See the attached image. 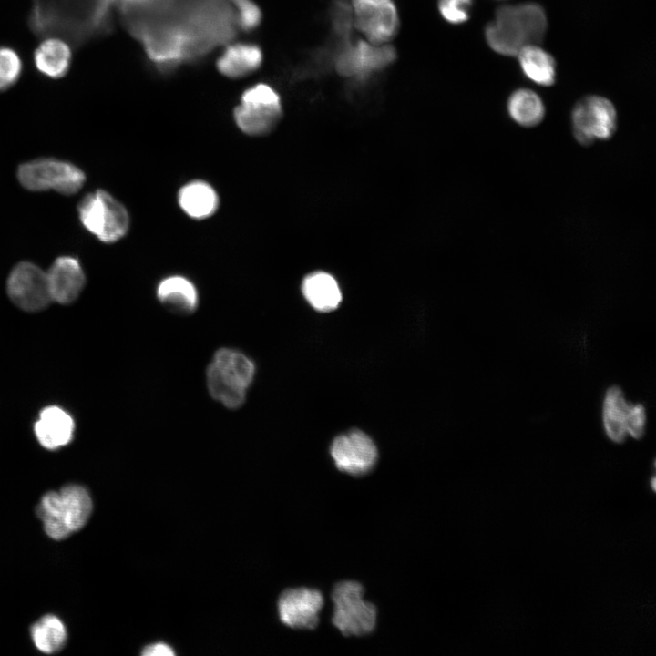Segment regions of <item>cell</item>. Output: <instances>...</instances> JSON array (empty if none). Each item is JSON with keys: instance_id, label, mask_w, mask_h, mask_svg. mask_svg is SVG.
I'll list each match as a JSON object with an SVG mask.
<instances>
[{"instance_id": "6da1fadb", "label": "cell", "mask_w": 656, "mask_h": 656, "mask_svg": "<svg viewBox=\"0 0 656 656\" xmlns=\"http://www.w3.org/2000/svg\"><path fill=\"white\" fill-rule=\"evenodd\" d=\"M547 30L544 10L537 4L504 5L486 28L488 46L497 53L517 56L525 46L539 44Z\"/></svg>"}, {"instance_id": "7a4b0ae2", "label": "cell", "mask_w": 656, "mask_h": 656, "mask_svg": "<svg viewBox=\"0 0 656 656\" xmlns=\"http://www.w3.org/2000/svg\"><path fill=\"white\" fill-rule=\"evenodd\" d=\"M92 508V499L86 487L68 484L59 491L46 493L36 507V514L46 535L52 539L63 540L87 524Z\"/></svg>"}, {"instance_id": "3957f363", "label": "cell", "mask_w": 656, "mask_h": 656, "mask_svg": "<svg viewBox=\"0 0 656 656\" xmlns=\"http://www.w3.org/2000/svg\"><path fill=\"white\" fill-rule=\"evenodd\" d=\"M254 374L255 365L250 358L239 351L222 348L215 353L207 368V386L214 399L235 409L245 401Z\"/></svg>"}, {"instance_id": "277c9868", "label": "cell", "mask_w": 656, "mask_h": 656, "mask_svg": "<svg viewBox=\"0 0 656 656\" xmlns=\"http://www.w3.org/2000/svg\"><path fill=\"white\" fill-rule=\"evenodd\" d=\"M77 214L82 226L108 244L123 239L130 227L126 207L104 190L87 194L77 205Z\"/></svg>"}, {"instance_id": "5b68a950", "label": "cell", "mask_w": 656, "mask_h": 656, "mask_svg": "<svg viewBox=\"0 0 656 656\" xmlns=\"http://www.w3.org/2000/svg\"><path fill=\"white\" fill-rule=\"evenodd\" d=\"M282 118L279 94L269 84L256 83L246 88L233 109V119L246 135L261 137L273 131Z\"/></svg>"}, {"instance_id": "8992f818", "label": "cell", "mask_w": 656, "mask_h": 656, "mask_svg": "<svg viewBox=\"0 0 656 656\" xmlns=\"http://www.w3.org/2000/svg\"><path fill=\"white\" fill-rule=\"evenodd\" d=\"M364 591L362 584L351 580L339 582L333 589L332 623L343 636L368 635L376 627L377 609L364 600Z\"/></svg>"}, {"instance_id": "52a82bcc", "label": "cell", "mask_w": 656, "mask_h": 656, "mask_svg": "<svg viewBox=\"0 0 656 656\" xmlns=\"http://www.w3.org/2000/svg\"><path fill=\"white\" fill-rule=\"evenodd\" d=\"M19 183L31 191L55 190L73 195L85 184L86 174L72 162L53 158H40L19 165Z\"/></svg>"}, {"instance_id": "ba28073f", "label": "cell", "mask_w": 656, "mask_h": 656, "mask_svg": "<svg viewBox=\"0 0 656 656\" xmlns=\"http://www.w3.org/2000/svg\"><path fill=\"white\" fill-rule=\"evenodd\" d=\"M602 422L607 436L615 443L623 442L628 435L639 439L645 432V408L628 402L620 387L610 386L603 400Z\"/></svg>"}, {"instance_id": "9c48e42d", "label": "cell", "mask_w": 656, "mask_h": 656, "mask_svg": "<svg viewBox=\"0 0 656 656\" xmlns=\"http://www.w3.org/2000/svg\"><path fill=\"white\" fill-rule=\"evenodd\" d=\"M616 124L615 108L610 100L602 97H586L576 104L572 111L574 136L585 146L596 139L611 138Z\"/></svg>"}, {"instance_id": "30bf717a", "label": "cell", "mask_w": 656, "mask_h": 656, "mask_svg": "<svg viewBox=\"0 0 656 656\" xmlns=\"http://www.w3.org/2000/svg\"><path fill=\"white\" fill-rule=\"evenodd\" d=\"M354 27L368 42L389 44L399 29V17L392 0H352Z\"/></svg>"}, {"instance_id": "8fae6325", "label": "cell", "mask_w": 656, "mask_h": 656, "mask_svg": "<svg viewBox=\"0 0 656 656\" xmlns=\"http://www.w3.org/2000/svg\"><path fill=\"white\" fill-rule=\"evenodd\" d=\"M7 293L12 302L26 312L45 309L52 301L46 272L31 261H20L10 272Z\"/></svg>"}, {"instance_id": "7c38bea8", "label": "cell", "mask_w": 656, "mask_h": 656, "mask_svg": "<svg viewBox=\"0 0 656 656\" xmlns=\"http://www.w3.org/2000/svg\"><path fill=\"white\" fill-rule=\"evenodd\" d=\"M330 452L340 471L356 477L368 474L378 459L375 444L360 430H353L335 437Z\"/></svg>"}, {"instance_id": "4fadbf2b", "label": "cell", "mask_w": 656, "mask_h": 656, "mask_svg": "<svg viewBox=\"0 0 656 656\" xmlns=\"http://www.w3.org/2000/svg\"><path fill=\"white\" fill-rule=\"evenodd\" d=\"M323 603V596L316 589L302 587L286 589L278 600L280 620L293 629L313 630L319 624Z\"/></svg>"}, {"instance_id": "5bb4252c", "label": "cell", "mask_w": 656, "mask_h": 656, "mask_svg": "<svg viewBox=\"0 0 656 656\" xmlns=\"http://www.w3.org/2000/svg\"><path fill=\"white\" fill-rule=\"evenodd\" d=\"M395 51L389 44L359 41L347 46L338 56L337 71L344 77L364 78L390 65Z\"/></svg>"}, {"instance_id": "9a60e30c", "label": "cell", "mask_w": 656, "mask_h": 656, "mask_svg": "<svg viewBox=\"0 0 656 656\" xmlns=\"http://www.w3.org/2000/svg\"><path fill=\"white\" fill-rule=\"evenodd\" d=\"M52 301L61 304L73 302L82 292L86 275L77 258L57 257L46 272Z\"/></svg>"}, {"instance_id": "2e32d148", "label": "cell", "mask_w": 656, "mask_h": 656, "mask_svg": "<svg viewBox=\"0 0 656 656\" xmlns=\"http://www.w3.org/2000/svg\"><path fill=\"white\" fill-rule=\"evenodd\" d=\"M263 53L255 43L235 42L228 45L216 60V68L223 77L240 79L255 73L262 65Z\"/></svg>"}, {"instance_id": "e0dca14e", "label": "cell", "mask_w": 656, "mask_h": 656, "mask_svg": "<svg viewBox=\"0 0 656 656\" xmlns=\"http://www.w3.org/2000/svg\"><path fill=\"white\" fill-rule=\"evenodd\" d=\"M75 429L71 415L58 406L44 408L35 424V434L42 446L49 450L67 445L73 438Z\"/></svg>"}, {"instance_id": "ac0fdd59", "label": "cell", "mask_w": 656, "mask_h": 656, "mask_svg": "<svg viewBox=\"0 0 656 656\" xmlns=\"http://www.w3.org/2000/svg\"><path fill=\"white\" fill-rule=\"evenodd\" d=\"M178 203L184 213L194 220H205L218 210L220 199L208 182L195 179L184 184L178 192Z\"/></svg>"}, {"instance_id": "d6986e66", "label": "cell", "mask_w": 656, "mask_h": 656, "mask_svg": "<svg viewBox=\"0 0 656 656\" xmlns=\"http://www.w3.org/2000/svg\"><path fill=\"white\" fill-rule=\"evenodd\" d=\"M157 297L176 313H189L198 306V292L195 285L186 277L171 275L162 279L156 290Z\"/></svg>"}, {"instance_id": "ffe728a7", "label": "cell", "mask_w": 656, "mask_h": 656, "mask_svg": "<svg viewBox=\"0 0 656 656\" xmlns=\"http://www.w3.org/2000/svg\"><path fill=\"white\" fill-rule=\"evenodd\" d=\"M72 53L69 45L57 36L46 38L36 48L34 61L36 68L52 78L63 77L68 70Z\"/></svg>"}, {"instance_id": "44dd1931", "label": "cell", "mask_w": 656, "mask_h": 656, "mask_svg": "<svg viewBox=\"0 0 656 656\" xmlns=\"http://www.w3.org/2000/svg\"><path fill=\"white\" fill-rule=\"evenodd\" d=\"M302 292L308 302L321 312L334 310L342 300L337 282L324 272L307 275L302 282Z\"/></svg>"}, {"instance_id": "7402d4cb", "label": "cell", "mask_w": 656, "mask_h": 656, "mask_svg": "<svg viewBox=\"0 0 656 656\" xmlns=\"http://www.w3.org/2000/svg\"><path fill=\"white\" fill-rule=\"evenodd\" d=\"M524 74L541 86H551L555 81L556 66L553 57L538 45L523 47L517 55Z\"/></svg>"}, {"instance_id": "603a6c76", "label": "cell", "mask_w": 656, "mask_h": 656, "mask_svg": "<svg viewBox=\"0 0 656 656\" xmlns=\"http://www.w3.org/2000/svg\"><path fill=\"white\" fill-rule=\"evenodd\" d=\"M31 637L36 649L46 654L60 651L67 642V630L60 619L46 615L35 622L30 629Z\"/></svg>"}, {"instance_id": "cb8c5ba5", "label": "cell", "mask_w": 656, "mask_h": 656, "mask_svg": "<svg viewBox=\"0 0 656 656\" xmlns=\"http://www.w3.org/2000/svg\"><path fill=\"white\" fill-rule=\"evenodd\" d=\"M507 110L511 118L524 127L538 125L545 115L542 100L529 89L515 91L508 99Z\"/></svg>"}, {"instance_id": "d4e9b609", "label": "cell", "mask_w": 656, "mask_h": 656, "mask_svg": "<svg viewBox=\"0 0 656 656\" xmlns=\"http://www.w3.org/2000/svg\"><path fill=\"white\" fill-rule=\"evenodd\" d=\"M21 71L22 62L17 53L9 47H0V91L12 87Z\"/></svg>"}, {"instance_id": "484cf974", "label": "cell", "mask_w": 656, "mask_h": 656, "mask_svg": "<svg viewBox=\"0 0 656 656\" xmlns=\"http://www.w3.org/2000/svg\"><path fill=\"white\" fill-rule=\"evenodd\" d=\"M472 0H439L442 16L450 23L460 24L468 19Z\"/></svg>"}, {"instance_id": "4316f807", "label": "cell", "mask_w": 656, "mask_h": 656, "mask_svg": "<svg viewBox=\"0 0 656 656\" xmlns=\"http://www.w3.org/2000/svg\"><path fill=\"white\" fill-rule=\"evenodd\" d=\"M237 10L239 22L243 29H253L261 22V11L251 0H238Z\"/></svg>"}, {"instance_id": "83f0119b", "label": "cell", "mask_w": 656, "mask_h": 656, "mask_svg": "<svg viewBox=\"0 0 656 656\" xmlns=\"http://www.w3.org/2000/svg\"><path fill=\"white\" fill-rule=\"evenodd\" d=\"M172 648L163 642L148 645L144 648L142 654L145 656H171L174 655Z\"/></svg>"}, {"instance_id": "f1b7e54d", "label": "cell", "mask_w": 656, "mask_h": 656, "mask_svg": "<svg viewBox=\"0 0 656 656\" xmlns=\"http://www.w3.org/2000/svg\"><path fill=\"white\" fill-rule=\"evenodd\" d=\"M651 487H652V490L655 491V488H656V479H655V477H653L651 478Z\"/></svg>"}]
</instances>
